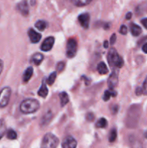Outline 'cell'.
Listing matches in <instances>:
<instances>
[{"label": "cell", "instance_id": "2e32d148", "mask_svg": "<svg viewBox=\"0 0 147 148\" xmlns=\"http://www.w3.org/2000/svg\"><path fill=\"white\" fill-rule=\"evenodd\" d=\"M48 90L47 86H46L45 82H43L42 83L41 87L39 89L38 92H37V94H38L39 96L42 97V98H45L48 95Z\"/></svg>", "mask_w": 147, "mask_h": 148}, {"label": "cell", "instance_id": "44dd1931", "mask_svg": "<svg viewBox=\"0 0 147 148\" xmlns=\"http://www.w3.org/2000/svg\"><path fill=\"white\" fill-rule=\"evenodd\" d=\"M107 125H108V121L105 118L99 119L97 122L96 123V127L97 128H105Z\"/></svg>", "mask_w": 147, "mask_h": 148}, {"label": "cell", "instance_id": "7402d4cb", "mask_svg": "<svg viewBox=\"0 0 147 148\" xmlns=\"http://www.w3.org/2000/svg\"><path fill=\"white\" fill-rule=\"evenodd\" d=\"M6 124L3 119H0V140L4 137V134L6 132Z\"/></svg>", "mask_w": 147, "mask_h": 148}, {"label": "cell", "instance_id": "e575fe53", "mask_svg": "<svg viewBox=\"0 0 147 148\" xmlns=\"http://www.w3.org/2000/svg\"><path fill=\"white\" fill-rule=\"evenodd\" d=\"M108 46H109V43H108V40H105V42H104V47L107 49V48H108Z\"/></svg>", "mask_w": 147, "mask_h": 148}, {"label": "cell", "instance_id": "6da1fadb", "mask_svg": "<svg viewBox=\"0 0 147 148\" xmlns=\"http://www.w3.org/2000/svg\"><path fill=\"white\" fill-rule=\"evenodd\" d=\"M40 108V103L37 100L33 98H27L21 103L20 109L24 114H33Z\"/></svg>", "mask_w": 147, "mask_h": 148}, {"label": "cell", "instance_id": "277c9868", "mask_svg": "<svg viewBox=\"0 0 147 148\" xmlns=\"http://www.w3.org/2000/svg\"><path fill=\"white\" fill-rule=\"evenodd\" d=\"M11 94L12 90L10 87H4L0 90V108H4L8 105Z\"/></svg>", "mask_w": 147, "mask_h": 148}, {"label": "cell", "instance_id": "603a6c76", "mask_svg": "<svg viewBox=\"0 0 147 148\" xmlns=\"http://www.w3.org/2000/svg\"><path fill=\"white\" fill-rule=\"evenodd\" d=\"M7 137L9 139V140H16L17 137V134L14 130L10 129V130H9L8 131H7Z\"/></svg>", "mask_w": 147, "mask_h": 148}, {"label": "cell", "instance_id": "4fadbf2b", "mask_svg": "<svg viewBox=\"0 0 147 148\" xmlns=\"http://www.w3.org/2000/svg\"><path fill=\"white\" fill-rule=\"evenodd\" d=\"M43 60V55L40 53H35L33 55L31 58V61L35 64V65L38 66L40 64Z\"/></svg>", "mask_w": 147, "mask_h": 148}, {"label": "cell", "instance_id": "ffe728a7", "mask_svg": "<svg viewBox=\"0 0 147 148\" xmlns=\"http://www.w3.org/2000/svg\"><path fill=\"white\" fill-rule=\"evenodd\" d=\"M92 0H71V2L77 7H83L89 4Z\"/></svg>", "mask_w": 147, "mask_h": 148}, {"label": "cell", "instance_id": "d6a6232c", "mask_svg": "<svg viewBox=\"0 0 147 148\" xmlns=\"http://www.w3.org/2000/svg\"><path fill=\"white\" fill-rule=\"evenodd\" d=\"M142 50L145 53H147V43H144L142 46Z\"/></svg>", "mask_w": 147, "mask_h": 148}, {"label": "cell", "instance_id": "4316f807", "mask_svg": "<svg viewBox=\"0 0 147 148\" xmlns=\"http://www.w3.org/2000/svg\"><path fill=\"white\" fill-rule=\"evenodd\" d=\"M64 66H65V64L64 62H60L58 63V64L56 65V69L59 72H61L63 69H64Z\"/></svg>", "mask_w": 147, "mask_h": 148}, {"label": "cell", "instance_id": "3957f363", "mask_svg": "<svg viewBox=\"0 0 147 148\" xmlns=\"http://www.w3.org/2000/svg\"><path fill=\"white\" fill-rule=\"evenodd\" d=\"M59 143V140L52 133L45 134L41 142V148H56Z\"/></svg>", "mask_w": 147, "mask_h": 148}, {"label": "cell", "instance_id": "5bb4252c", "mask_svg": "<svg viewBox=\"0 0 147 148\" xmlns=\"http://www.w3.org/2000/svg\"><path fill=\"white\" fill-rule=\"evenodd\" d=\"M33 74V67L30 66V67L27 68V69L25 70V72H24L23 74V77H22V80L24 82H27L29 80H30V78L32 77Z\"/></svg>", "mask_w": 147, "mask_h": 148}, {"label": "cell", "instance_id": "484cf974", "mask_svg": "<svg viewBox=\"0 0 147 148\" xmlns=\"http://www.w3.org/2000/svg\"><path fill=\"white\" fill-rule=\"evenodd\" d=\"M141 94H144V95H147V77L145 79V80H144L142 88H141Z\"/></svg>", "mask_w": 147, "mask_h": 148}, {"label": "cell", "instance_id": "d590c367", "mask_svg": "<svg viewBox=\"0 0 147 148\" xmlns=\"http://www.w3.org/2000/svg\"><path fill=\"white\" fill-rule=\"evenodd\" d=\"M146 134H147V132H146ZM145 136H146V138H147V135H146V134H145Z\"/></svg>", "mask_w": 147, "mask_h": 148}, {"label": "cell", "instance_id": "d4e9b609", "mask_svg": "<svg viewBox=\"0 0 147 148\" xmlns=\"http://www.w3.org/2000/svg\"><path fill=\"white\" fill-rule=\"evenodd\" d=\"M117 138V131L115 129H112L110 131L109 134V142L110 143H113L115 141Z\"/></svg>", "mask_w": 147, "mask_h": 148}, {"label": "cell", "instance_id": "836d02e7", "mask_svg": "<svg viewBox=\"0 0 147 148\" xmlns=\"http://www.w3.org/2000/svg\"><path fill=\"white\" fill-rule=\"evenodd\" d=\"M131 17H132V13L128 12V14H126V16H125V18H126L127 20H130V19L131 18Z\"/></svg>", "mask_w": 147, "mask_h": 148}, {"label": "cell", "instance_id": "f546056e", "mask_svg": "<svg viewBox=\"0 0 147 148\" xmlns=\"http://www.w3.org/2000/svg\"><path fill=\"white\" fill-rule=\"evenodd\" d=\"M118 111V106H114L113 108H112V114H115Z\"/></svg>", "mask_w": 147, "mask_h": 148}, {"label": "cell", "instance_id": "f1b7e54d", "mask_svg": "<svg viewBox=\"0 0 147 148\" xmlns=\"http://www.w3.org/2000/svg\"><path fill=\"white\" fill-rule=\"evenodd\" d=\"M115 40H116V35L115 33H113L110 38V44L113 45L115 43Z\"/></svg>", "mask_w": 147, "mask_h": 148}, {"label": "cell", "instance_id": "7c38bea8", "mask_svg": "<svg viewBox=\"0 0 147 148\" xmlns=\"http://www.w3.org/2000/svg\"><path fill=\"white\" fill-rule=\"evenodd\" d=\"M130 27H131V32L132 33V35L133 36H138L142 32V30H141V27L138 26V25L135 24V23H131V25H130Z\"/></svg>", "mask_w": 147, "mask_h": 148}, {"label": "cell", "instance_id": "cb8c5ba5", "mask_svg": "<svg viewBox=\"0 0 147 148\" xmlns=\"http://www.w3.org/2000/svg\"><path fill=\"white\" fill-rule=\"evenodd\" d=\"M56 77H57V73H56V72H52V73L50 75V76L48 77V78L47 83L49 85H53V84L54 83L55 80H56Z\"/></svg>", "mask_w": 147, "mask_h": 148}, {"label": "cell", "instance_id": "d6986e66", "mask_svg": "<svg viewBox=\"0 0 147 148\" xmlns=\"http://www.w3.org/2000/svg\"><path fill=\"white\" fill-rule=\"evenodd\" d=\"M47 25V23L45 20H38V21L36 22L35 25L36 28L40 30V31H43V30H46Z\"/></svg>", "mask_w": 147, "mask_h": 148}, {"label": "cell", "instance_id": "ba28073f", "mask_svg": "<svg viewBox=\"0 0 147 148\" xmlns=\"http://www.w3.org/2000/svg\"><path fill=\"white\" fill-rule=\"evenodd\" d=\"M78 20L79 23L84 29H87L89 25V20H90V16L88 13H82L78 17Z\"/></svg>", "mask_w": 147, "mask_h": 148}, {"label": "cell", "instance_id": "ac0fdd59", "mask_svg": "<svg viewBox=\"0 0 147 148\" xmlns=\"http://www.w3.org/2000/svg\"><path fill=\"white\" fill-rule=\"evenodd\" d=\"M117 93L116 92H115V90H114V89H109V90H105V93H104V95H103V100L105 101H109L110 98L111 96H116Z\"/></svg>", "mask_w": 147, "mask_h": 148}, {"label": "cell", "instance_id": "4dcf8cb0", "mask_svg": "<svg viewBox=\"0 0 147 148\" xmlns=\"http://www.w3.org/2000/svg\"><path fill=\"white\" fill-rule=\"evenodd\" d=\"M141 23L143 24V25L147 29V18H144L143 20H141Z\"/></svg>", "mask_w": 147, "mask_h": 148}, {"label": "cell", "instance_id": "1f68e13d", "mask_svg": "<svg viewBox=\"0 0 147 148\" xmlns=\"http://www.w3.org/2000/svg\"><path fill=\"white\" fill-rule=\"evenodd\" d=\"M3 68H4V63H3V61L0 59V75L2 72Z\"/></svg>", "mask_w": 147, "mask_h": 148}, {"label": "cell", "instance_id": "9c48e42d", "mask_svg": "<svg viewBox=\"0 0 147 148\" xmlns=\"http://www.w3.org/2000/svg\"><path fill=\"white\" fill-rule=\"evenodd\" d=\"M76 146H77V142L71 136L66 137L62 143V148H76Z\"/></svg>", "mask_w": 147, "mask_h": 148}, {"label": "cell", "instance_id": "83f0119b", "mask_svg": "<svg viewBox=\"0 0 147 148\" xmlns=\"http://www.w3.org/2000/svg\"><path fill=\"white\" fill-rule=\"evenodd\" d=\"M119 32L122 35H125L127 33V32H128V28H127V27L125 25H121Z\"/></svg>", "mask_w": 147, "mask_h": 148}, {"label": "cell", "instance_id": "7a4b0ae2", "mask_svg": "<svg viewBox=\"0 0 147 148\" xmlns=\"http://www.w3.org/2000/svg\"><path fill=\"white\" fill-rule=\"evenodd\" d=\"M108 61L110 66L112 67L120 68L123 65V59L119 56L115 49L112 48L110 49L108 54Z\"/></svg>", "mask_w": 147, "mask_h": 148}, {"label": "cell", "instance_id": "5b68a950", "mask_svg": "<svg viewBox=\"0 0 147 148\" xmlns=\"http://www.w3.org/2000/svg\"><path fill=\"white\" fill-rule=\"evenodd\" d=\"M76 51H77V42L75 39H69L66 44V56L70 59L73 58L76 55Z\"/></svg>", "mask_w": 147, "mask_h": 148}, {"label": "cell", "instance_id": "52a82bcc", "mask_svg": "<svg viewBox=\"0 0 147 148\" xmlns=\"http://www.w3.org/2000/svg\"><path fill=\"white\" fill-rule=\"evenodd\" d=\"M118 83V72L117 71H114L110 75L108 80V86L110 89H114L117 86Z\"/></svg>", "mask_w": 147, "mask_h": 148}, {"label": "cell", "instance_id": "8992f818", "mask_svg": "<svg viewBox=\"0 0 147 148\" xmlns=\"http://www.w3.org/2000/svg\"><path fill=\"white\" fill-rule=\"evenodd\" d=\"M54 42L55 38L53 37H52V36L46 38L43 40V43H42L41 46H40V49L42 51H49L53 48V45H54Z\"/></svg>", "mask_w": 147, "mask_h": 148}, {"label": "cell", "instance_id": "e0dca14e", "mask_svg": "<svg viewBox=\"0 0 147 148\" xmlns=\"http://www.w3.org/2000/svg\"><path fill=\"white\" fill-rule=\"evenodd\" d=\"M97 72H99L100 75H106L108 72V69L107 65L105 64V63L104 62H99L97 65Z\"/></svg>", "mask_w": 147, "mask_h": 148}, {"label": "cell", "instance_id": "9a60e30c", "mask_svg": "<svg viewBox=\"0 0 147 148\" xmlns=\"http://www.w3.org/2000/svg\"><path fill=\"white\" fill-rule=\"evenodd\" d=\"M59 98H60L61 106L62 107L66 106L69 101V95L66 92H61V93H59Z\"/></svg>", "mask_w": 147, "mask_h": 148}, {"label": "cell", "instance_id": "30bf717a", "mask_svg": "<svg viewBox=\"0 0 147 148\" xmlns=\"http://www.w3.org/2000/svg\"><path fill=\"white\" fill-rule=\"evenodd\" d=\"M27 34H28L29 38H30V41L33 43H38L42 37L41 34H40L39 33L36 32L35 30L33 28L29 29L28 32H27Z\"/></svg>", "mask_w": 147, "mask_h": 148}, {"label": "cell", "instance_id": "8fae6325", "mask_svg": "<svg viewBox=\"0 0 147 148\" xmlns=\"http://www.w3.org/2000/svg\"><path fill=\"white\" fill-rule=\"evenodd\" d=\"M18 11L22 14L23 16H27L29 13V7L27 2L26 1H22L17 4V7Z\"/></svg>", "mask_w": 147, "mask_h": 148}]
</instances>
